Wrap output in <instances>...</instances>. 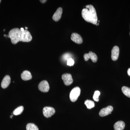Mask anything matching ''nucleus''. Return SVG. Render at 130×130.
<instances>
[{
    "label": "nucleus",
    "instance_id": "f257e3e1",
    "mask_svg": "<svg viewBox=\"0 0 130 130\" xmlns=\"http://www.w3.org/2000/svg\"><path fill=\"white\" fill-rule=\"evenodd\" d=\"M8 35L13 44H17L20 41L29 42L32 40V36L29 31L25 30L24 31H22L18 28L11 30Z\"/></svg>",
    "mask_w": 130,
    "mask_h": 130
},
{
    "label": "nucleus",
    "instance_id": "f03ea898",
    "mask_svg": "<svg viewBox=\"0 0 130 130\" xmlns=\"http://www.w3.org/2000/svg\"><path fill=\"white\" fill-rule=\"evenodd\" d=\"M86 7L82 10L81 14L83 18L87 22L96 25L98 18L95 8L90 5H87Z\"/></svg>",
    "mask_w": 130,
    "mask_h": 130
},
{
    "label": "nucleus",
    "instance_id": "7ed1b4c3",
    "mask_svg": "<svg viewBox=\"0 0 130 130\" xmlns=\"http://www.w3.org/2000/svg\"><path fill=\"white\" fill-rule=\"evenodd\" d=\"M81 89L78 87H76L71 91L70 95V100L72 102H75L77 100L80 94Z\"/></svg>",
    "mask_w": 130,
    "mask_h": 130
},
{
    "label": "nucleus",
    "instance_id": "20e7f679",
    "mask_svg": "<svg viewBox=\"0 0 130 130\" xmlns=\"http://www.w3.org/2000/svg\"><path fill=\"white\" fill-rule=\"evenodd\" d=\"M55 112V109L51 107H45L43 109V115L46 118H50L53 115Z\"/></svg>",
    "mask_w": 130,
    "mask_h": 130
},
{
    "label": "nucleus",
    "instance_id": "39448f33",
    "mask_svg": "<svg viewBox=\"0 0 130 130\" xmlns=\"http://www.w3.org/2000/svg\"><path fill=\"white\" fill-rule=\"evenodd\" d=\"M38 88L40 91L43 93H46L49 90V85L46 80H43L40 82Z\"/></svg>",
    "mask_w": 130,
    "mask_h": 130
},
{
    "label": "nucleus",
    "instance_id": "423d86ee",
    "mask_svg": "<svg viewBox=\"0 0 130 130\" xmlns=\"http://www.w3.org/2000/svg\"><path fill=\"white\" fill-rule=\"evenodd\" d=\"M61 78L64 84L66 86L71 85L73 82L72 76L71 74L69 73H65L63 74Z\"/></svg>",
    "mask_w": 130,
    "mask_h": 130
},
{
    "label": "nucleus",
    "instance_id": "0eeeda50",
    "mask_svg": "<svg viewBox=\"0 0 130 130\" xmlns=\"http://www.w3.org/2000/svg\"><path fill=\"white\" fill-rule=\"evenodd\" d=\"M84 58L85 60L87 61L90 59L94 63H96L98 60V57L92 51H90L89 53L84 55Z\"/></svg>",
    "mask_w": 130,
    "mask_h": 130
},
{
    "label": "nucleus",
    "instance_id": "6e6552de",
    "mask_svg": "<svg viewBox=\"0 0 130 130\" xmlns=\"http://www.w3.org/2000/svg\"><path fill=\"white\" fill-rule=\"evenodd\" d=\"M113 110V107L111 106L102 108L99 112V115L101 117L107 116L108 115L111 113L112 112Z\"/></svg>",
    "mask_w": 130,
    "mask_h": 130
},
{
    "label": "nucleus",
    "instance_id": "1a4fd4ad",
    "mask_svg": "<svg viewBox=\"0 0 130 130\" xmlns=\"http://www.w3.org/2000/svg\"><path fill=\"white\" fill-rule=\"evenodd\" d=\"M71 39L73 41L77 44H80L83 42V39L81 36L77 33H73L71 36Z\"/></svg>",
    "mask_w": 130,
    "mask_h": 130
},
{
    "label": "nucleus",
    "instance_id": "9d476101",
    "mask_svg": "<svg viewBox=\"0 0 130 130\" xmlns=\"http://www.w3.org/2000/svg\"><path fill=\"white\" fill-rule=\"evenodd\" d=\"M119 55V48L118 46H115L113 47L111 51V58L112 60L116 61L118 58Z\"/></svg>",
    "mask_w": 130,
    "mask_h": 130
},
{
    "label": "nucleus",
    "instance_id": "9b49d317",
    "mask_svg": "<svg viewBox=\"0 0 130 130\" xmlns=\"http://www.w3.org/2000/svg\"><path fill=\"white\" fill-rule=\"evenodd\" d=\"M62 13H63V9L61 7H59L56 10V11L54 13L53 16V19L55 21H58L60 20L61 17Z\"/></svg>",
    "mask_w": 130,
    "mask_h": 130
},
{
    "label": "nucleus",
    "instance_id": "f8f14e48",
    "mask_svg": "<svg viewBox=\"0 0 130 130\" xmlns=\"http://www.w3.org/2000/svg\"><path fill=\"white\" fill-rule=\"evenodd\" d=\"M11 83V77L9 75H6L3 79L1 83V87L2 88L6 89L9 86Z\"/></svg>",
    "mask_w": 130,
    "mask_h": 130
},
{
    "label": "nucleus",
    "instance_id": "ddd939ff",
    "mask_svg": "<svg viewBox=\"0 0 130 130\" xmlns=\"http://www.w3.org/2000/svg\"><path fill=\"white\" fill-rule=\"evenodd\" d=\"M21 78L24 81H28L32 78V76L30 72L28 71H24L21 73Z\"/></svg>",
    "mask_w": 130,
    "mask_h": 130
},
{
    "label": "nucleus",
    "instance_id": "4468645a",
    "mask_svg": "<svg viewBox=\"0 0 130 130\" xmlns=\"http://www.w3.org/2000/svg\"><path fill=\"white\" fill-rule=\"evenodd\" d=\"M125 127V124L123 121H117L114 125L115 130H123Z\"/></svg>",
    "mask_w": 130,
    "mask_h": 130
},
{
    "label": "nucleus",
    "instance_id": "2eb2a0df",
    "mask_svg": "<svg viewBox=\"0 0 130 130\" xmlns=\"http://www.w3.org/2000/svg\"><path fill=\"white\" fill-rule=\"evenodd\" d=\"M24 109V107L23 106H20L18 107V108L14 109L13 111V115L15 116L20 115L22 113Z\"/></svg>",
    "mask_w": 130,
    "mask_h": 130
},
{
    "label": "nucleus",
    "instance_id": "dca6fc26",
    "mask_svg": "<svg viewBox=\"0 0 130 130\" xmlns=\"http://www.w3.org/2000/svg\"><path fill=\"white\" fill-rule=\"evenodd\" d=\"M85 104L86 105L87 108L90 109L95 106L94 103L91 100H87L85 102Z\"/></svg>",
    "mask_w": 130,
    "mask_h": 130
},
{
    "label": "nucleus",
    "instance_id": "f3484780",
    "mask_svg": "<svg viewBox=\"0 0 130 130\" xmlns=\"http://www.w3.org/2000/svg\"><path fill=\"white\" fill-rule=\"evenodd\" d=\"M26 130H39L37 126L33 123H28L26 126Z\"/></svg>",
    "mask_w": 130,
    "mask_h": 130
},
{
    "label": "nucleus",
    "instance_id": "a211bd4d",
    "mask_svg": "<svg viewBox=\"0 0 130 130\" xmlns=\"http://www.w3.org/2000/svg\"><path fill=\"white\" fill-rule=\"evenodd\" d=\"M122 92L125 95L130 98V88L126 86H123L121 89Z\"/></svg>",
    "mask_w": 130,
    "mask_h": 130
},
{
    "label": "nucleus",
    "instance_id": "6ab92c4d",
    "mask_svg": "<svg viewBox=\"0 0 130 130\" xmlns=\"http://www.w3.org/2000/svg\"><path fill=\"white\" fill-rule=\"evenodd\" d=\"M100 95V92L99 91H95L93 95V98L96 102L99 101V97Z\"/></svg>",
    "mask_w": 130,
    "mask_h": 130
},
{
    "label": "nucleus",
    "instance_id": "aec40b11",
    "mask_svg": "<svg viewBox=\"0 0 130 130\" xmlns=\"http://www.w3.org/2000/svg\"><path fill=\"white\" fill-rule=\"evenodd\" d=\"M74 61L73 59L72 58H70L68 59L67 60V65L68 66H73L74 64Z\"/></svg>",
    "mask_w": 130,
    "mask_h": 130
},
{
    "label": "nucleus",
    "instance_id": "412c9836",
    "mask_svg": "<svg viewBox=\"0 0 130 130\" xmlns=\"http://www.w3.org/2000/svg\"><path fill=\"white\" fill-rule=\"evenodd\" d=\"M127 73H128V75L130 76V68L128 69Z\"/></svg>",
    "mask_w": 130,
    "mask_h": 130
},
{
    "label": "nucleus",
    "instance_id": "4be33fe9",
    "mask_svg": "<svg viewBox=\"0 0 130 130\" xmlns=\"http://www.w3.org/2000/svg\"><path fill=\"white\" fill-rule=\"evenodd\" d=\"M47 1H46V0H42H42H41V1H40V2H41L42 3H45Z\"/></svg>",
    "mask_w": 130,
    "mask_h": 130
},
{
    "label": "nucleus",
    "instance_id": "5701e85b",
    "mask_svg": "<svg viewBox=\"0 0 130 130\" xmlns=\"http://www.w3.org/2000/svg\"><path fill=\"white\" fill-rule=\"evenodd\" d=\"M20 30H21L22 31H24L25 30L23 28H21V29H20Z\"/></svg>",
    "mask_w": 130,
    "mask_h": 130
},
{
    "label": "nucleus",
    "instance_id": "b1692460",
    "mask_svg": "<svg viewBox=\"0 0 130 130\" xmlns=\"http://www.w3.org/2000/svg\"><path fill=\"white\" fill-rule=\"evenodd\" d=\"M28 29V28H27V27H25V29H26H26Z\"/></svg>",
    "mask_w": 130,
    "mask_h": 130
},
{
    "label": "nucleus",
    "instance_id": "393cba45",
    "mask_svg": "<svg viewBox=\"0 0 130 130\" xmlns=\"http://www.w3.org/2000/svg\"><path fill=\"white\" fill-rule=\"evenodd\" d=\"M4 36H5V37L6 36V35H4Z\"/></svg>",
    "mask_w": 130,
    "mask_h": 130
},
{
    "label": "nucleus",
    "instance_id": "a878e982",
    "mask_svg": "<svg viewBox=\"0 0 130 130\" xmlns=\"http://www.w3.org/2000/svg\"><path fill=\"white\" fill-rule=\"evenodd\" d=\"M1 0H0V3H1Z\"/></svg>",
    "mask_w": 130,
    "mask_h": 130
},
{
    "label": "nucleus",
    "instance_id": "bb28decb",
    "mask_svg": "<svg viewBox=\"0 0 130 130\" xmlns=\"http://www.w3.org/2000/svg\"><path fill=\"white\" fill-rule=\"evenodd\" d=\"M5 29H4V31H5Z\"/></svg>",
    "mask_w": 130,
    "mask_h": 130
},
{
    "label": "nucleus",
    "instance_id": "cd10ccee",
    "mask_svg": "<svg viewBox=\"0 0 130 130\" xmlns=\"http://www.w3.org/2000/svg\"></svg>",
    "mask_w": 130,
    "mask_h": 130
}]
</instances>
